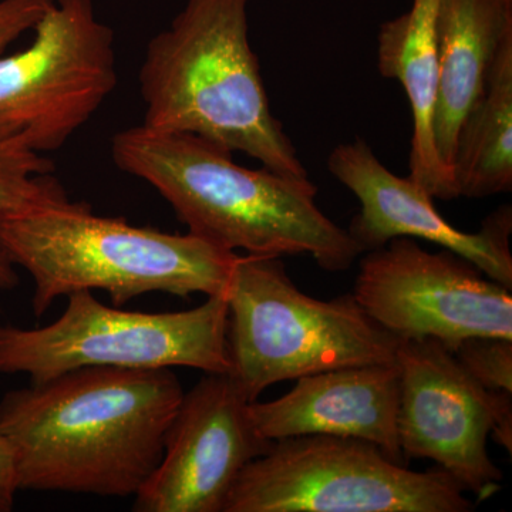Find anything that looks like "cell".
I'll list each match as a JSON object with an SVG mask.
<instances>
[{"instance_id": "obj_1", "label": "cell", "mask_w": 512, "mask_h": 512, "mask_svg": "<svg viewBox=\"0 0 512 512\" xmlns=\"http://www.w3.org/2000/svg\"><path fill=\"white\" fill-rule=\"evenodd\" d=\"M174 369L82 367L0 402L18 490L134 497L183 400Z\"/></svg>"}, {"instance_id": "obj_2", "label": "cell", "mask_w": 512, "mask_h": 512, "mask_svg": "<svg viewBox=\"0 0 512 512\" xmlns=\"http://www.w3.org/2000/svg\"><path fill=\"white\" fill-rule=\"evenodd\" d=\"M114 164L160 192L190 234L251 256L309 255L329 272L348 271L363 254L348 229L316 204L318 188L235 163L204 138L143 124L111 141Z\"/></svg>"}, {"instance_id": "obj_3", "label": "cell", "mask_w": 512, "mask_h": 512, "mask_svg": "<svg viewBox=\"0 0 512 512\" xmlns=\"http://www.w3.org/2000/svg\"><path fill=\"white\" fill-rule=\"evenodd\" d=\"M248 6L249 0H187L148 42L138 73L143 126L192 134L276 174L308 178L272 113L249 42Z\"/></svg>"}, {"instance_id": "obj_4", "label": "cell", "mask_w": 512, "mask_h": 512, "mask_svg": "<svg viewBox=\"0 0 512 512\" xmlns=\"http://www.w3.org/2000/svg\"><path fill=\"white\" fill-rule=\"evenodd\" d=\"M0 256L28 272L42 318L56 299L80 291L107 292L119 308L154 292L227 295L239 255L190 232L100 217L64 195L0 214Z\"/></svg>"}, {"instance_id": "obj_5", "label": "cell", "mask_w": 512, "mask_h": 512, "mask_svg": "<svg viewBox=\"0 0 512 512\" xmlns=\"http://www.w3.org/2000/svg\"><path fill=\"white\" fill-rule=\"evenodd\" d=\"M228 375L249 402L274 384L396 362L400 342L377 325L353 293L306 295L281 258L238 256L227 291Z\"/></svg>"}, {"instance_id": "obj_6", "label": "cell", "mask_w": 512, "mask_h": 512, "mask_svg": "<svg viewBox=\"0 0 512 512\" xmlns=\"http://www.w3.org/2000/svg\"><path fill=\"white\" fill-rule=\"evenodd\" d=\"M227 330V295L207 296L188 311L151 313L121 311L93 292H74L50 325H0V373H25L32 383L82 367H190L224 375L229 372Z\"/></svg>"}, {"instance_id": "obj_7", "label": "cell", "mask_w": 512, "mask_h": 512, "mask_svg": "<svg viewBox=\"0 0 512 512\" xmlns=\"http://www.w3.org/2000/svg\"><path fill=\"white\" fill-rule=\"evenodd\" d=\"M443 468L413 471L365 440L299 436L272 441L242 470L224 512H470Z\"/></svg>"}, {"instance_id": "obj_8", "label": "cell", "mask_w": 512, "mask_h": 512, "mask_svg": "<svg viewBox=\"0 0 512 512\" xmlns=\"http://www.w3.org/2000/svg\"><path fill=\"white\" fill-rule=\"evenodd\" d=\"M32 32L26 49L0 55V141L46 154L92 119L119 73L113 29L93 0H55Z\"/></svg>"}, {"instance_id": "obj_9", "label": "cell", "mask_w": 512, "mask_h": 512, "mask_svg": "<svg viewBox=\"0 0 512 512\" xmlns=\"http://www.w3.org/2000/svg\"><path fill=\"white\" fill-rule=\"evenodd\" d=\"M353 296L399 340L433 339L454 352L464 339H512L511 289L447 249L394 238L363 252Z\"/></svg>"}, {"instance_id": "obj_10", "label": "cell", "mask_w": 512, "mask_h": 512, "mask_svg": "<svg viewBox=\"0 0 512 512\" xmlns=\"http://www.w3.org/2000/svg\"><path fill=\"white\" fill-rule=\"evenodd\" d=\"M396 362L404 458L434 461L480 500L497 493L504 474L491 460L487 441L503 390L481 386L437 340H402Z\"/></svg>"}, {"instance_id": "obj_11", "label": "cell", "mask_w": 512, "mask_h": 512, "mask_svg": "<svg viewBox=\"0 0 512 512\" xmlns=\"http://www.w3.org/2000/svg\"><path fill=\"white\" fill-rule=\"evenodd\" d=\"M251 403L228 373L185 393L156 470L134 495L137 512H224L242 470L272 441L256 430Z\"/></svg>"}, {"instance_id": "obj_12", "label": "cell", "mask_w": 512, "mask_h": 512, "mask_svg": "<svg viewBox=\"0 0 512 512\" xmlns=\"http://www.w3.org/2000/svg\"><path fill=\"white\" fill-rule=\"evenodd\" d=\"M328 168L359 201L348 232L363 252L394 238L421 239L467 259L512 291L511 205L491 212L477 232L461 231L440 214L430 194L410 177L392 173L360 137L339 144Z\"/></svg>"}, {"instance_id": "obj_13", "label": "cell", "mask_w": 512, "mask_h": 512, "mask_svg": "<svg viewBox=\"0 0 512 512\" xmlns=\"http://www.w3.org/2000/svg\"><path fill=\"white\" fill-rule=\"evenodd\" d=\"M295 382L279 399L251 403L252 420L265 440L313 434L365 440L404 464L397 434V362L343 367Z\"/></svg>"}, {"instance_id": "obj_14", "label": "cell", "mask_w": 512, "mask_h": 512, "mask_svg": "<svg viewBox=\"0 0 512 512\" xmlns=\"http://www.w3.org/2000/svg\"><path fill=\"white\" fill-rule=\"evenodd\" d=\"M511 39L512 0L437 2L440 90L434 134L450 171L461 124L483 96L495 59Z\"/></svg>"}, {"instance_id": "obj_15", "label": "cell", "mask_w": 512, "mask_h": 512, "mask_svg": "<svg viewBox=\"0 0 512 512\" xmlns=\"http://www.w3.org/2000/svg\"><path fill=\"white\" fill-rule=\"evenodd\" d=\"M439 0H413L403 15L383 23L377 35V67L386 79L397 80L407 94L413 117L410 180L434 200H456L450 168L436 146L434 121L440 90L436 43Z\"/></svg>"}, {"instance_id": "obj_16", "label": "cell", "mask_w": 512, "mask_h": 512, "mask_svg": "<svg viewBox=\"0 0 512 512\" xmlns=\"http://www.w3.org/2000/svg\"><path fill=\"white\" fill-rule=\"evenodd\" d=\"M451 171L458 198L480 200L512 190V39L461 124Z\"/></svg>"}, {"instance_id": "obj_17", "label": "cell", "mask_w": 512, "mask_h": 512, "mask_svg": "<svg viewBox=\"0 0 512 512\" xmlns=\"http://www.w3.org/2000/svg\"><path fill=\"white\" fill-rule=\"evenodd\" d=\"M53 171L52 160L20 138L0 141V214L67 195ZM18 284L15 266L0 256V292Z\"/></svg>"}, {"instance_id": "obj_18", "label": "cell", "mask_w": 512, "mask_h": 512, "mask_svg": "<svg viewBox=\"0 0 512 512\" xmlns=\"http://www.w3.org/2000/svg\"><path fill=\"white\" fill-rule=\"evenodd\" d=\"M461 366L487 390L512 393V339H464L454 349Z\"/></svg>"}, {"instance_id": "obj_19", "label": "cell", "mask_w": 512, "mask_h": 512, "mask_svg": "<svg viewBox=\"0 0 512 512\" xmlns=\"http://www.w3.org/2000/svg\"><path fill=\"white\" fill-rule=\"evenodd\" d=\"M55 0H0V55L35 28Z\"/></svg>"}, {"instance_id": "obj_20", "label": "cell", "mask_w": 512, "mask_h": 512, "mask_svg": "<svg viewBox=\"0 0 512 512\" xmlns=\"http://www.w3.org/2000/svg\"><path fill=\"white\" fill-rule=\"evenodd\" d=\"M18 491L12 450L6 440L0 437V512L13 510Z\"/></svg>"}, {"instance_id": "obj_21", "label": "cell", "mask_w": 512, "mask_h": 512, "mask_svg": "<svg viewBox=\"0 0 512 512\" xmlns=\"http://www.w3.org/2000/svg\"><path fill=\"white\" fill-rule=\"evenodd\" d=\"M491 436L508 454L512 453V393H498Z\"/></svg>"}]
</instances>
